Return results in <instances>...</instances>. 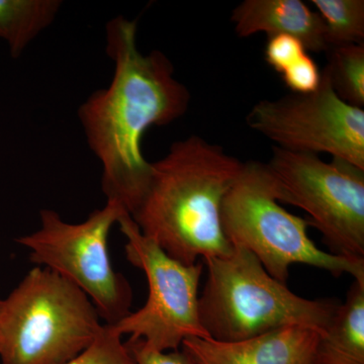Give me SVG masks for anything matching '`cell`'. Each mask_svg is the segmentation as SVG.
<instances>
[{
	"instance_id": "15",
	"label": "cell",
	"mask_w": 364,
	"mask_h": 364,
	"mask_svg": "<svg viewBox=\"0 0 364 364\" xmlns=\"http://www.w3.org/2000/svg\"><path fill=\"white\" fill-rule=\"evenodd\" d=\"M311 4L324 21L328 49L364 43L363 0H312Z\"/></svg>"
},
{
	"instance_id": "17",
	"label": "cell",
	"mask_w": 364,
	"mask_h": 364,
	"mask_svg": "<svg viewBox=\"0 0 364 364\" xmlns=\"http://www.w3.org/2000/svg\"><path fill=\"white\" fill-rule=\"evenodd\" d=\"M308 54L305 46L296 38L287 35L268 38L264 58L273 70L282 74Z\"/></svg>"
},
{
	"instance_id": "5",
	"label": "cell",
	"mask_w": 364,
	"mask_h": 364,
	"mask_svg": "<svg viewBox=\"0 0 364 364\" xmlns=\"http://www.w3.org/2000/svg\"><path fill=\"white\" fill-rule=\"evenodd\" d=\"M223 233L230 245L247 249L268 273L287 284L294 264L324 269L364 282V259L326 252L309 237L308 220L287 212L277 202L267 165L244 163L227 191L221 208Z\"/></svg>"
},
{
	"instance_id": "3",
	"label": "cell",
	"mask_w": 364,
	"mask_h": 364,
	"mask_svg": "<svg viewBox=\"0 0 364 364\" xmlns=\"http://www.w3.org/2000/svg\"><path fill=\"white\" fill-rule=\"evenodd\" d=\"M207 282L198 299L200 324L215 341H243L289 327L324 335L340 304L308 299L273 279L247 249L203 260Z\"/></svg>"
},
{
	"instance_id": "4",
	"label": "cell",
	"mask_w": 364,
	"mask_h": 364,
	"mask_svg": "<svg viewBox=\"0 0 364 364\" xmlns=\"http://www.w3.org/2000/svg\"><path fill=\"white\" fill-rule=\"evenodd\" d=\"M100 320L78 287L49 268L33 267L2 301L1 363H68L97 338Z\"/></svg>"
},
{
	"instance_id": "2",
	"label": "cell",
	"mask_w": 364,
	"mask_h": 364,
	"mask_svg": "<svg viewBox=\"0 0 364 364\" xmlns=\"http://www.w3.org/2000/svg\"><path fill=\"white\" fill-rule=\"evenodd\" d=\"M244 162L193 135L152 163L149 186L131 215L144 236L170 257L191 265L233 250L223 233L221 208Z\"/></svg>"
},
{
	"instance_id": "7",
	"label": "cell",
	"mask_w": 364,
	"mask_h": 364,
	"mask_svg": "<svg viewBox=\"0 0 364 364\" xmlns=\"http://www.w3.org/2000/svg\"><path fill=\"white\" fill-rule=\"evenodd\" d=\"M265 165L277 202L305 210L331 253L364 259V170L275 146Z\"/></svg>"
},
{
	"instance_id": "19",
	"label": "cell",
	"mask_w": 364,
	"mask_h": 364,
	"mask_svg": "<svg viewBox=\"0 0 364 364\" xmlns=\"http://www.w3.org/2000/svg\"><path fill=\"white\" fill-rule=\"evenodd\" d=\"M136 364H196L186 351L160 352L153 350L144 344L142 340L126 342Z\"/></svg>"
},
{
	"instance_id": "20",
	"label": "cell",
	"mask_w": 364,
	"mask_h": 364,
	"mask_svg": "<svg viewBox=\"0 0 364 364\" xmlns=\"http://www.w3.org/2000/svg\"><path fill=\"white\" fill-rule=\"evenodd\" d=\"M2 301L0 299V313H1Z\"/></svg>"
},
{
	"instance_id": "1",
	"label": "cell",
	"mask_w": 364,
	"mask_h": 364,
	"mask_svg": "<svg viewBox=\"0 0 364 364\" xmlns=\"http://www.w3.org/2000/svg\"><path fill=\"white\" fill-rule=\"evenodd\" d=\"M105 51L114 63L111 85L91 93L78 117L86 141L102 167L107 200L133 215L146 195L152 163L143 154V136L188 112L191 93L174 75L164 53L144 55L136 46V21L123 16L107 21Z\"/></svg>"
},
{
	"instance_id": "6",
	"label": "cell",
	"mask_w": 364,
	"mask_h": 364,
	"mask_svg": "<svg viewBox=\"0 0 364 364\" xmlns=\"http://www.w3.org/2000/svg\"><path fill=\"white\" fill-rule=\"evenodd\" d=\"M128 213L121 203L107 200L85 222L71 224L55 210H41V226L16 239L30 249L37 267L49 268L78 287L92 301L107 325H117L131 313L130 282L112 267L109 252L112 227Z\"/></svg>"
},
{
	"instance_id": "9",
	"label": "cell",
	"mask_w": 364,
	"mask_h": 364,
	"mask_svg": "<svg viewBox=\"0 0 364 364\" xmlns=\"http://www.w3.org/2000/svg\"><path fill=\"white\" fill-rule=\"evenodd\" d=\"M249 128L293 152L331 155L364 170V111L345 102L322 70L317 90L262 100L246 117Z\"/></svg>"
},
{
	"instance_id": "16",
	"label": "cell",
	"mask_w": 364,
	"mask_h": 364,
	"mask_svg": "<svg viewBox=\"0 0 364 364\" xmlns=\"http://www.w3.org/2000/svg\"><path fill=\"white\" fill-rule=\"evenodd\" d=\"M64 364H136L122 335L114 326L104 325L92 344L77 358Z\"/></svg>"
},
{
	"instance_id": "13",
	"label": "cell",
	"mask_w": 364,
	"mask_h": 364,
	"mask_svg": "<svg viewBox=\"0 0 364 364\" xmlns=\"http://www.w3.org/2000/svg\"><path fill=\"white\" fill-rule=\"evenodd\" d=\"M60 0H0V40L16 59L58 16Z\"/></svg>"
},
{
	"instance_id": "11",
	"label": "cell",
	"mask_w": 364,
	"mask_h": 364,
	"mask_svg": "<svg viewBox=\"0 0 364 364\" xmlns=\"http://www.w3.org/2000/svg\"><path fill=\"white\" fill-rule=\"evenodd\" d=\"M231 21L239 38L255 33L296 38L311 52H326L324 21L301 0H245L232 11Z\"/></svg>"
},
{
	"instance_id": "14",
	"label": "cell",
	"mask_w": 364,
	"mask_h": 364,
	"mask_svg": "<svg viewBox=\"0 0 364 364\" xmlns=\"http://www.w3.org/2000/svg\"><path fill=\"white\" fill-rule=\"evenodd\" d=\"M327 65L323 69L333 90L353 107L364 105V43L329 48Z\"/></svg>"
},
{
	"instance_id": "18",
	"label": "cell",
	"mask_w": 364,
	"mask_h": 364,
	"mask_svg": "<svg viewBox=\"0 0 364 364\" xmlns=\"http://www.w3.org/2000/svg\"><path fill=\"white\" fill-rule=\"evenodd\" d=\"M280 75L287 87L296 95L314 92L318 90L322 81V70L309 54H306Z\"/></svg>"
},
{
	"instance_id": "10",
	"label": "cell",
	"mask_w": 364,
	"mask_h": 364,
	"mask_svg": "<svg viewBox=\"0 0 364 364\" xmlns=\"http://www.w3.org/2000/svg\"><path fill=\"white\" fill-rule=\"evenodd\" d=\"M318 336L289 327L243 341L188 338L181 346L196 364H312Z\"/></svg>"
},
{
	"instance_id": "8",
	"label": "cell",
	"mask_w": 364,
	"mask_h": 364,
	"mask_svg": "<svg viewBox=\"0 0 364 364\" xmlns=\"http://www.w3.org/2000/svg\"><path fill=\"white\" fill-rule=\"evenodd\" d=\"M117 224L127 239V259L145 273L149 289L145 305L114 326L117 333L160 352L178 350L186 339L210 338L198 316L203 263L186 265L170 257L141 233L129 213Z\"/></svg>"
},
{
	"instance_id": "12",
	"label": "cell",
	"mask_w": 364,
	"mask_h": 364,
	"mask_svg": "<svg viewBox=\"0 0 364 364\" xmlns=\"http://www.w3.org/2000/svg\"><path fill=\"white\" fill-rule=\"evenodd\" d=\"M312 364H364V282L354 280L329 329L318 336Z\"/></svg>"
}]
</instances>
